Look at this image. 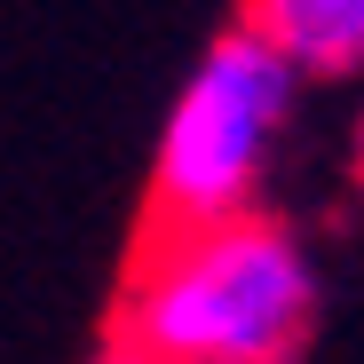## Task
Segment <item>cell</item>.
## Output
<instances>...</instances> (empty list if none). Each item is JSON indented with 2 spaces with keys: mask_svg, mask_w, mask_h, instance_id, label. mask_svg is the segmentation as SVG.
Returning a JSON list of instances; mask_svg holds the SVG:
<instances>
[{
  "mask_svg": "<svg viewBox=\"0 0 364 364\" xmlns=\"http://www.w3.org/2000/svg\"><path fill=\"white\" fill-rule=\"evenodd\" d=\"M293 87H301V64L262 24H237V32H222L198 55V72L182 80L166 127H159L151 246L246 222L254 182H262V166L277 151V127L293 111Z\"/></svg>",
  "mask_w": 364,
  "mask_h": 364,
  "instance_id": "7a4b0ae2",
  "label": "cell"
},
{
  "mask_svg": "<svg viewBox=\"0 0 364 364\" xmlns=\"http://www.w3.org/2000/svg\"><path fill=\"white\" fill-rule=\"evenodd\" d=\"M246 24H262L301 72H356L364 64V0H254Z\"/></svg>",
  "mask_w": 364,
  "mask_h": 364,
  "instance_id": "3957f363",
  "label": "cell"
},
{
  "mask_svg": "<svg viewBox=\"0 0 364 364\" xmlns=\"http://www.w3.org/2000/svg\"><path fill=\"white\" fill-rule=\"evenodd\" d=\"M309 254L277 222H222L143 254L119 348L151 364H285L309 325Z\"/></svg>",
  "mask_w": 364,
  "mask_h": 364,
  "instance_id": "6da1fadb",
  "label": "cell"
}]
</instances>
